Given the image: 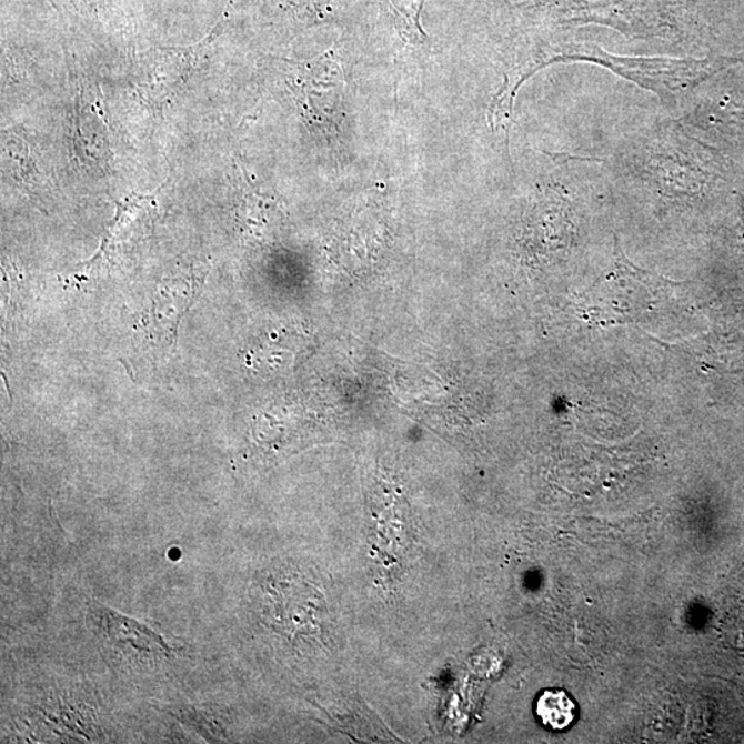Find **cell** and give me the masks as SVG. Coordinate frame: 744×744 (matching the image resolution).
Segmentation results:
<instances>
[{"label":"cell","mask_w":744,"mask_h":744,"mask_svg":"<svg viewBox=\"0 0 744 744\" xmlns=\"http://www.w3.org/2000/svg\"><path fill=\"white\" fill-rule=\"evenodd\" d=\"M99 615L101 616L102 632L114 645L140 652V654L147 656L162 657L170 655V645L165 643L162 635L141 625L140 622L119 615L118 612L104 609L102 605Z\"/></svg>","instance_id":"6da1fadb"},{"label":"cell","mask_w":744,"mask_h":744,"mask_svg":"<svg viewBox=\"0 0 744 744\" xmlns=\"http://www.w3.org/2000/svg\"><path fill=\"white\" fill-rule=\"evenodd\" d=\"M535 713L543 725L554 731H563L574 723L576 706L566 692L549 690L537 697Z\"/></svg>","instance_id":"7a4b0ae2"},{"label":"cell","mask_w":744,"mask_h":744,"mask_svg":"<svg viewBox=\"0 0 744 744\" xmlns=\"http://www.w3.org/2000/svg\"><path fill=\"white\" fill-rule=\"evenodd\" d=\"M423 2H425V0H405V3H410L412 14H415V17L420 16L418 14V11H421Z\"/></svg>","instance_id":"3957f363"}]
</instances>
